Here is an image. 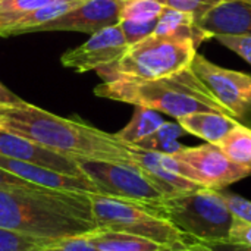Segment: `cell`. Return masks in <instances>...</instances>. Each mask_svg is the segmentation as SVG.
<instances>
[{
    "instance_id": "34",
    "label": "cell",
    "mask_w": 251,
    "mask_h": 251,
    "mask_svg": "<svg viewBox=\"0 0 251 251\" xmlns=\"http://www.w3.org/2000/svg\"><path fill=\"white\" fill-rule=\"evenodd\" d=\"M162 251H191V250H172V249H163Z\"/></svg>"
},
{
    "instance_id": "20",
    "label": "cell",
    "mask_w": 251,
    "mask_h": 251,
    "mask_svg": "<svg viewBox=\"0 0 251 251\" xmlns=\"http://www.w3.org/2000/svg\"><path fill=\"white\" fill-rule=\"evenodd\" d=\"M224 154L243 166H251V128L238 124L218 144Z\"/></svg>"
},
{
    "instance_id": "28",
    "label": "cell",
    "mask_w": 251,
    "mask_h": 251,
    "mask_svg": "<svg viewBox=\"0 0 251 251\" xmlns=\"http://www.w3.org/2000/svg\"><path fill=\"white\" fill-rule=\"evenodd\" d=\"M51 1L54 0H3L0 3V13H26Z\"/></svg>"
},
{
    "instance_id": "23",
    "label": "cell",
    "mask_w": 251,
    "mask_h": 251,
    "mask_svg": "<svg viewBox=\"0 0 251 251\" xmlns=\"http://www.w3.org/2000/svg\"><path fill=\"white\" fill-rule=\"evenodd\" d=\"M49 244L50 241L0 226V251H40Z\"/></svg>"
},
{
    "instance_id": "35",
    "label": "cell",
    "mask_w": 251,
    "mask_h": 251,
    "mask_svg": "<svg viewBox=\"0 0 251 251\" xmlns=\"http://www.w3.org/2000/svg\"><path fill=\"white\" fill-rule=\"evenodd\" d=\"M118 1H121V3H125V1H129V0H118Z\"/></svg>"
},
{
    "instance_id": "12",
    "label": "cell",
    "mask_w": 251,
    "mask_h": 251,
    "mask_svg": "<svg viewBox=\"0 0 251 251\" xmlns=\"http://www.w3.org/2000/svg\"><path fill=\"white\" fill-rule=\"evenodd\" d=\"M0 154L66 175L85 178L75 159L4 131H0Z\"/></svg>"
},
{
    "instance_id": "37",
    "label": "cell",
    "mask_w": 251,
    "mask_h": 251,
    "mask_svg": "<svg viewBox=\"0 0 251 251\" xmlns=\"http://www.w3.org/2000/svg\"><path fill=\"white\" fill-rule=\"evenodd\" d=\"M62 1H69V0H62Z\"/></svg>"
},
{
    "instance_id": "33",
    "label": "cell",
    "mask_w": 251,
    "mask_h": 251,
    "mask_svg": "<svg viewBox=\"0 0 251 251\" xmlns=\"http://www.w3.org/2000/svg\"><path fill=\"white\" fill-rule=\"evenodd\" d=\"M22 100L21 97H18L13 91H10L1 81H0V103H15Z\"/></svg>"
},
{
    "instance_id": "31",
    "label": "cell",
    "mask_w": 251,
    "mask_h": 251,
    "mask_svg": "<svg viewBox=\"0 0 251 251\" xmlns=\"http://www.w3.org/2000/svg\"><path fill=\"white\" fill-rule=\"evenodd\" d=\"M31 188H41V187L34 185L22 179L21 176L0 168V190L9 191V190H31Z\"/></svg>"
},
{
    "instance_id": "5",
    "label": "cell",
    "mask_w": 251,
    "mask_h": 251,
    "mask_svg": "<svg viewBox=\"0 0 251 251\" xmlns=\"http://www.w3.org/2000/svg\"><path fill=\"white\" fill-rule=\"evenodd\" d=\"M90 199L94 221L100 229L143 237L172 250L196 251L203 243L187 235L169 221L150 213L151 203H135L100 194H90Z\"/></svg>"
},
{
    "instance_id": "38",
    "label": "cell",
    "mask_w": 251,
    "mask_h": 251,
    "mask_svg": "<svg viewBox=\"0 0 251 251\" xmlns=\"http://www.w3.org/2000/svg\"><path fill=\"white\" fill-rule=\"evenodd\" d=\"M1 1H3V0H0V3H1Z\"/></svg>"
},
{
    "instance_id": "9",
    "label": "cell",
    "mask_w": 251,
    "mask_h": 251,
    "mask_svg": "<svg viewBox=\"0 0 251 251\" xmlns=\"http://www.w3.org/2000/svg\"><path fill=\"white\" fill-rule=\"evenodd\" d=\"M191 69L207 85L215 97L243 125L251 124V75L215 65L201 54H196Z\"/></svg>"
},
{
    "instance_id": "14",
    "label": "cell",
    "mask_w": 251,
    "mask_h": 251,
    "mask_svg": "<svg viewBox=\"0 0 251 251\" xmlns=\"http://www.w3.org/2000/svg\"><path fill=\"white\" fill-rule=\"evenodd\" d=\"M196 22L210 38L216 35H251V3L224 0Z\"/></svg>"
},
{
    "instance_id": "27",
    "label": "cell",
    "mask_w": 251,
    "mask_h": 251,
    "mask_svg": "<svg viewBox=\"0 0 251 251\" xmlns=\"http://www.w3.org/2000/svg\"><path fill=\"white\" fill-rule=\"evenodd\" d=\"M40 251H99L87 238L85 235L81 237H72L59 240L54 243H50Z\"/></svg>"
},
{
    "instance_id": "1",
    "label": "cell",
    "mask_w": 251,
    "mask_h": 251,
    "mask_svg": "<svg viewBox=\"0 0 251 251\" xmlns=\"http://www.w3.org/2000/svg\"><path fill=\"white\" fill-rule=\"evenodd\" d=\"M0 131L26 138L75 160H106L135 169L129 146L115 134L78 119L57 116L24 100L0 103Z\"/></svg>"
},
{
    "instance_id": "19",
    "label": "cell",
    "mask_w": 251,
    "mask_h": 251,
    "mask_svg": "<svg viewBox=\"0 0 251 251\" xmlns=\"http://www.w3.org/2000/svg\"><path fill=\"white\" fill-rule=\"evenodd\" d=\"M163 122L165 121L159 112L143 106H135V112L129 124L115 135L125 144H137L151 135Z\"/></svg>"
},
{
    "instance_id": "36",
    "label": "cell",
    "mask_w": 251,
    "mask_h": 251,
    "mask_svg": "<svg viewBox=\"0 0 251 251\" xmlns=\"http://www.w3.org/2000/svg\"><path fill=\"white\" fill-rule=\"evenodd\" d=\"M244 1H249V3H251V0H244Z\"/></svg>"
},
{
    "instance_id": "8",
    "label": "cell",
    "mask_w": 251,
    "mask_h": 251,
    "mask_svg": "<svg viewBox=\"0 0 251 251\" xmlns=\"http://www.w3.org/2000/svg\"><path fill=\"white\" fill-rule=\"evenodd\" d=\"M76 162L100 196L135 203H154L165 197L141 172L129 166L90 159H78Z\"/></svg>"
},
{
    "instance_id": "29",
    "label": "cell",
    "mask_w": 251,
    "mask_h": 251,
    "mask_svg": "<svg viewBox=\"0 0 251 251\" xmlns=\"http://www.w3.org/2000/svg\"><path fill=\"white\" fill-rule=\"evenodd\" d=\"M222 199L225 200V203L228 204V207L232 210V213L244 221L251 222V201L247 199H243L237 194H231V193H222L219 190Z\"/></svg>"
},
{
    "instance_id": "13",
    "label": "cell",
    "mask_w": 251,
    "mask_h": 251,
    "mask_svg": "<svg viewBox=\"0 0 251 251\" xmlns=\"http://www.w3.org/2000/svg\"><path fill=\"white\" fill-rule=\"evenodd\" d=\"M0 168L12 172L22 179L44 188L51 190H65V191H76V193H90L99 194L96 185L87 178H78L72 175H66L62 172H56L43 166H37L32 163L21 162L16 159L4 157L0 154Z\"/></svg>"
},
{
    "instance_id": "3",
    "label": "cell",
    "mask_w": 251,
    "mask_h": 251,
    "mask_svg": "<svg viewBox=\"0 0 251 251\" xmlns=\"http://www.w3.org/2000/svg\"><path fill=\"white\" fill-rule=\"evenodd\" d=\"M94 94L101 99L163 112L175 119L200 112H216L234 118L191 66L156 79L118 78L103 81L94 88Z\"/></svg>"
},
{
    "instance_id": "21",
    "label": "cell",
    "mask_w": 251,
    "mask_h": 251,
    "mask_svg": "<svg viewBox=\"0 0 251 251\" xmlns=\"http://www.w3.org/2000/svg\"><path fill=\"white\" fill-rule=\"evenodd\" d=\"M185 134L184 128L179 124H172V122H163L151 135L147 138L141 140L140 143L134 144L146 150H151L160 154H175L184 146L178 143L176 140Z\"/></svg>"
},
{
    "instance_id": "17",
    "label": "cell",
    "mask_w": 251,
    "mask_h": 251,
    "mask_svg": "<svg viewBox=\"0 0 251 251\" xmlns=\"http://www.w3.org/2000/svg\"><path fill=\"white\" fill-rule=\"evenodd\" d=\"M185 132L203 138L206 143L218 144L240 122L231 116L216 112L191 113L176 119Z\"/></svg>"
},
{
    "instance_id": "18",
    "label": "cell",
    "mask_w": 251,
    "mask_h": 251,
    "mask_svg": "<svg viewBox=\"0 0 251 251\" xmlns=\"http://www.w3.org/2000/svg\"><path fill=\"white\" fill-rule=\"evenodd\" d=\"M85 238L99 251H162L165 249L143 237L100 228L87 234Z\"/></svg>"
},
{
    "instance_id": "25",
    "label": "cell",
    "mask_w": 251,
    "mask_h": 251,
    "mask_svg": "<svg viewBox=\"0 0 251 251\" xmlns=\"http://www.w3.org/2000/svg\"><path fill=\"white\" fill-rule=\"evenodd\" d=\"M165 7H172L184 12H190L194 15L196 19L206 15L209 10H212L215 6L222 3L224 0H157Z\"/></svg>"
},
{
    "instance_id": "24",
    "label": "cell",
    "mask_w": 251,
    "mask_h": 251,
    "mask_svg": "<svg viewBox=\"0 0 251 251\" xmlns=\"http://www.w3.org/2000/svg\"><path fill=\"white\" fill-rule=\"evenodd\" d=\"M159 19V18H157ZM157 19H150V21H121L119 25L124 31L125 40L128 46H132L151 34H154Z\"/></svg>"
},
{
    "instance_id": "32",
    "label": "cell",
    "mask_w": 251,
    "mask_h": 251,
    "mask_svg": "<svg viewBox=\"0 0 251 251\" xmlns=\"http://www.w3.org/2000/svg\"><path fill=\"white\" fill-rule=\"evenodd\" d=\"M196 251H251V247L237 243H201Z\"/></svg>"
},
{
    "instance_id": "10",
    "label": "cell",
    "mask_w": 251,
    "mask_h": 251,
    "mask_svg": "<svg viewBox=\"0 0 251 251\" xmlns=\"http://www.w3.org/2000/svg\"><path fill=\"white\" fill-rule=\"evenodd\" d=\"M128 43L119 24L103 28L75 49L66 50L60 62L63 66L75 69L76 72H90L103 69L116 60L126 51Z\"/></svg>"
},
{
    "instance_id": "6",
    "label": "cell",
    "mask_w": 251,
    "mask_h": 251,
    "mask_svg": "<svg viewBox=\"0 0 251 251\" xmlns=\"http://www.w3.org/2000/svg\"><path fill=\"white\" fill-rule=\"evenodd\" d=\"M196 54L197 47L193 41L151 34L150 37L128 46L119 60L99 69L97 74L103 81L118 78L156 79L190 68Z\"/></svg>"
},
{
    "instance_id": "7",
    "label": "cell",
    "mask_w": 251,
    "mask_h": 251,
    "mask_svg": "<svg viewBox=\"0 0 251 251\" xmlns=\"http://www.w3.org/2000/svg\"><path fill=\"white\" fill-rule=\"evenodd\" d=\"M162 166L204 188L222 190L251 176V166L229 160L216 144H201L181 149L175 154H160Z\"/></svg>"
},
{
    "instance_id": "22",
    "label": "cell",
    "mask_w": 251,
    "mask_h": 251,
    "mask_svg": "<svg viewBox=\"0 0 251 251\" xmlns=\"http://www.w3.org/2000/svg\"><path fill=\"white\" fill-rule=\"evenodd\" d=\"M165 6L157 0H129L122 4L121 21H150L157 19Z\"/></svg>"
},
{
    "instance_id": "30",
    "label": "cell",
    "mask_w": 251,
    "mask_h": 251,
    "mask_svg": "<svg viewBox=\"0 0 251 251\" xmlns=\"http://www.w3.org/2000/svg\"><path fill=\"white\" fill-rule=\"evenodd\" d=\"M228 241L251 247V222L244 221L238 216H234Z\"/></svg>"
},
{
    "instance_id": "16",
    "label": "cell",
    "mask_w": 251,
    "mask_h": 251,
    "mask_svg": "<svg viewBox=\"0 0 251 251\" xmlns=\"http://www.w3.org/2000/svg\"><path fill=\"white\" fill-rule=\"evenodd\" d=\"M156 35L168 37L174 40H188L196 44L199 49L203 41L210 38V35L203 31L197 22L193 13L165 7L157 19V25L154 29Z\"/></svg>"
},
{
    "instance_id": "26",
    "label": "cell",
    "mask_w": 251,
    "mask_h": 251,
    "mask_svg": "<svg viewBox=\"0 0 251 251\" xmlns=\"http://www.w3.org/2000/svg\"><path fill=\"white\" fill-rule=\"evenodd\" d=\"M215 38L251 65V35H216Z\"/></svg>"
},
{
    "instance_id": "4",
    "label": "cell",
    "mask_w": 251,
    "mask_h": 251,
    "mask_svg": "<svg viewBox=\"0 0 251 251\" xmlns=\"http://www.w3.org/2000/svg\"><path fill=\"white\" fill-rule=\"evenodd\" d=\"M150 213L163 218L187 235L203 243H225L234 213L222 199L219 190L200 188L151 204Z\"/></svg>"
},
{
    "instance_id": "11",
    "label": "cell",
    "mask_w": 251,
    "mask_h": 251,
    "mask_svg": "<svg viewBox=\"0 0 251 251\" xmlns=\"http://www.w3.org/2000/svg\"><path fill=\"white\" fill-rule=\"evenodd\" d=\"M122 4L118 0H84L74 10L40 26V31H78L94 34L121 22Z\"/></svg>"
},
{
    "instance_id": "15",
    "label": "cell",
    "mask_w": 251,
    "mask_h": 251,
    "mask_svg": "<svg viewBox=\"0 0 251 251\" xmlns=\"http://www.w3.org/2000/svg\"><path fill=\"white\" fill-rule=\"evenodd\" d=\"M82 1L84 0H69V1L54 0L40 9L22 13L10 19L0 28V37H12V35H24V34L35 32L40 26L74 10Z\"/></svg>"
},
{
    "instance_id": "2",
    "label": "cell",
    "mask_w": 251,
    "mask_h": 251,
    "mask_svg": "<svg viewBox=\"0 0 251 251\" xmlns=\"http://www.w3.org/2000/svg\"><path fill=\"white\" fill-rule=\"evenodd\" d=\"M0 226L50 243L97 229L90 193L44 187L0 190Z\"/></svg>"
}]
</instances>
